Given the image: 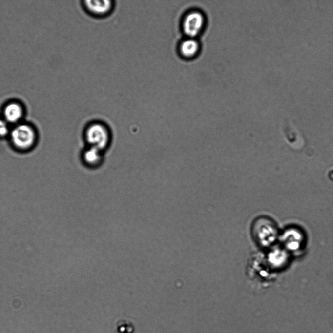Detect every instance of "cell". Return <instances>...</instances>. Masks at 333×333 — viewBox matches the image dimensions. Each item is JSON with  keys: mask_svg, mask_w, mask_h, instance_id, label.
I'll list each match as a JSON object with an SVG mask.
<instances>
[{"mask_svg": "<svg viewBox=\"0 0 333 333\" xmlns=\"http://www.w3.org/2000/svg\"><path fill=\"white\" fill-rule=\"evenodd\" d=\"M101 150L89 147L83 154L84 162L90 167H95L100 164L102 160Z\"/></svg>", "mask_w": 333, "mask_h": 333, "instance_id": "30bf717a", "label": "cell"}, {"mask_svg": "<svg viewBox=\"0 0 333 333\" xmlns=\"http://www.w3.org/2000/svg\"><path fill=\"white\" fill-rule=\"evenodd\" d=\"M280 239L282 247L289 252L299 250L303 246L305 242L304 234L296 227L286 229L282 234Z\"/></svg>", "mask_w": 333, "mask_h": 333, "instance_id": "8992f818", "label": "cell"}, {"mask_svg": "<svg viewBox=\"0 0 333 333\" xmlns=\"http://www.w3.org/2000/svg\"><path fill=\"white\" fill-rule=\"evenodd\" d=\"M9 136L13 146L21 151L32 148L37 140V134L34 128L24 123L16 124L11 129Z\"/></svg>", "mask_w": 333, "mask_h": 333, "instance_id": "7a4b0ae2", "label": "cell"}, {"mask_svg": "<svg viewBox=\"0 0 333 333\" xmlns=\"http://www.w3.org/2000/svg\"><path fill=\"white\" fill-rule=\"evenodd\" d=\"M81 5L89 16L102 19L108 17L114 12L116 4L113 0H83Z\"/></svg>", "mask_w": 333, "mask_h": 333, "instance_id": "277c9868", "label": "cell"}, {"mask_svg": "<svg viewBox=\"0 0 333 333\" xmlns=\"http://www.w3.org/2000/svg\"><path fill=\"white\" fill-rule=\"evenodd\" d=\"M84 137L89 147L101 151L108 145L110 140L109 129L105 125L100 122H94L89 125L85 129Z\"/></svg>", "mask_w": 333, "mask_h": 333, "instance_id": "3957f363", "label": "cell"}, {"mask_svg": "<svg viewBox=\"0 0 333 333\" xmlns=\"http://www.w3.org/2000/svg\"><path fill=\"white\" fill-rule=\"evenodd\" d=\"M205 18L203 14L196 10L187 13L182 21V28L185 34L189 38H195L203 28Z\"/></svg>", "mask_w": 333, "mask_h": 333, "instance_id": "5b68a950", "label": "cell"}, {"mask_svg": "<svg viewBox=\"0 0 333 333\" xmlns=\"http://www.w3.org/2000/svg\"><path fill=\"white\" fill-rule=\"evenodd\" d=\"M9 123L3 118H0V137L9 135L11 130Z\"/></svg>", "mask_w": 333, "mask_h": 333, "instance_id": "7c38bea8", "label": "cell"}, {"mask_svg": "<svg viewBox=\"0 0 333 333\" xmlns=\"http://www.w3.org/2000/svg\"><path fill=\"white\" fill-rule=\"evenodd\" d=\"M251 232L256 243L263 247L272 245L278 236L275 223L271 219L265 216L259 217L254 220L252 225Z\"/></svg>", "mask_w": 333, "mask_h": 333, "instance_id": "6da1fadb", "label": "cell"}, {"mask_svg": "<svg viewBox=\"0 0 333 333\" xmlns=\"http://www.w3.org/2000/svg\"><path fill=\"white\" fill-rule=\"evenodd\" d=\"M268 261L272 268L276 269L284 267L289 259V253L282 246L273 247L268 255Z\"/></svg>", "mask_w": 333, "mask_h": 333, "instance_id": "52a82bcc", "label": "cell"}, {"mask_svg": "<svg viewBox=\"0 0 333 333\" xmlns=\"http://www.w3.org/2000/svg\"><path fill=\"white\" fill-rule=\"evenodd\" d=\"M199 44L194 38L188 37L179 45V51L184 57L190 58L195 56L199 50Z\"/></svg>", "mask_w": 333, "mask_h": 333, "instance_id": "9c48e42d", "label": "cell"}, {"mask_svg": "<svg viewBox=\"0 0 333 333\" xmlns=\"http://www.w3.org/2000/svg\"><path fill=\"white\" fill-rule=\"evenodd\" d=\"M116 333H133L134 327L131 321L119 320L116 324Z\"/></svg>", "mask_w": 333, "mask_h": 333, "instance_id": "8fae6325", "label": "cell"}, {"mask_svg": "<svg viewBox=\"0 0 333 333\" xmlns=\"http://www.w3.org/2000/svg\"><path fill=\"white\" fill-rule=\"evenodd\" d=\"M3 114V118L9 124L16 125L20 123L23 115V110L19 103L12 102L4 107Z\"/></svg>", "mask_w": 333, "mask_h": 333, "instance_id": "ba28073f", "label": "cell"}]
</instances>
